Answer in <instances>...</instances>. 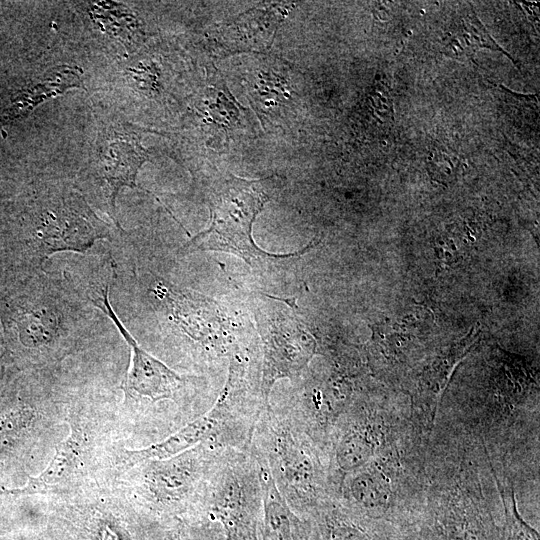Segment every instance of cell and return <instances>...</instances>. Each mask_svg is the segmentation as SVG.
<instances>
[{"label":"cell","mask_w":540,"mask_h":540,"mask_svg":"<svg viewBox=\"0 0 540 540\" xmlns=\"http://www.w3.org/2000/svg\"><path fill=\"white\" fill-rule=\"evenodd\" d=\"M250 453L270 473L287 505L309 517L334 498L328 450L295 415L288 400H268L256 422Z\"/></svg>","instance_id":"obj_1"},{"label":"cell","mask_w":540,"mask_h":540,"mask_svg":"<svg viewBox=\"0 0 540 540\" xmlns=\"http://www.w3.org/2000/svg\"><path fill=\"white\" fill-rule=\"evenodd\" d=\"M430 432L416 422L395 443L346 475L334 498L372 519L413 524L423 503Z\"/></svg>","instance_id":"obj_2"},{"label":"cell","mask_w":540,"mask_h":540,"mask_svg":"<svg viewBox=\"0 0 540 540\" xmlns=\"http://www.w3.org/2000/svg\"><path fill=\"white\" fill-rule=\"evenodd\" d=\"M416 422L408 395L360 390L330 435L328 449L334 494L346 475L395 443Z\"/></svg>","instance_id":"obj_3"},{"label":"cell","mask_w":540,"mask_h":540,"mask_svg":"<svg viewBox=\"0 0 540 540\" xmlns=\"http://www.w3.org/2000/svg\"><path fill=\"white\" fill-rule=\"evenodd\" d=\"M217 523L224 540H260L263 490L250 452L224 449L208 480L198 516Z\"/></svg>","instance_id":"obj_4"},{"label":"cell","mask_w":540,"mask_h":540,"mask_svg":"<svg viewBox=\"0 0 540 540\" xmlns=\"http://www.w3.org/2000/svg\"><path fill=\"white\" fill-rule=\"evenodd\" d=\"M268 200L269 197L261 189L258 180H247L233 175L216 180L208 195L210 227L189 240L184 249L189 252L233 253L250 265L253 260L297 255L301 251L282 255L270 254L254 242L252 226Z\"/></svg>","instance_id":"obj_5"},{"label":"cell","mask_w":540,"mask_h":540,"mask_svg":"<svg viewBox=\"0 0 540 540\" xmlns=\"http://www.w3.org/2000/svg\"><path fill=\"white\" fill-rule=\"evenodd\" d=\"M99 293L90 297L91 301L112 320L132 351L130 369L122 384L126 399H145L151 405L170 401L191 411L194 417L209 411L219 395L209 393L206 378L180 375L141 348L110 305L109 283Z\"/></svg>","instance_id":"obj_6"},{"label":"cell","mask_w":540,"mask_h":540,"mask_svg":"<svg viewBox=\"0 0 540 540\" xmlns=\"http://www.w3.org/2000/svg\"><path fill=\"white\" fill-rule=\"evenodd\" d=\"M224 449L201 443L173 457L144 462L146 499L161 510H192L197 516L212 470Z\"/></svg>","instance_id":"obj_7"},{"label":"cell","mask_w":540,"mask_h":540,"mask_svg":"<svg viewBox=\"0 0 540 540\" xmlns=\"http://www.w3.org/2000/svg\"><path fill=\"white\" fill-rule=\"evenodd\" d=\"M66 305L42 289H15L0 295V322L6 344L27 354L49 347L68 333Z\"/></svg>","instance_id":"obj_8"},{"label":"cell","mask_w":540,"mask_h":540,"mask_svg":"<svg viewBox=\"0 0 540 540\" xmlns=\"http://www.w3.org/2000/svg\"><path fill=\"white\" fill-rule=\"evenodd\" d=\"M256 319L261 337V392L267 403L278 380L296 383L303 377L317 352V342L290 309L259 310Z\"/></svg>","instance_id":"obj_9"},{"label":"cell","mask_w":540,"mask_h":540,"mask_svg":"<svg viewBox=\"0 0 540 540\" xmlns=\"http://www.w3.org/2000/svg\"><path fill=\"white\" fill-rule=\"evenodd\" d=\"M107 224L100 220L78 192H70L40 214L28 238V251L39 265L60 251L84 253L96 240L109 237Z\"/></svg>","instance_id":"obj_10"},{"label":"cell","mask_w":540,"mask_h":540,"mask_svg":"<svg viewBox=\"0 0 540 540\" xmlns=\"http://www.w3.org/2000/svg\"><path fill=\"white\" fill-rule=\"evenodd\" d=\"M147 160L148 151L141 145L139 131L132 126L111 127L98 142V173L108 188L111 217L119 228L115 206L117 195L123 187H137L138 170Z\"/></svg>","instance_id":"obj_11"},{"label":"cell","mask_w":540,"mask_h":540,"mask_svg":"<svg viewBox=\"0 0 540 540\" xmlns=\"http://www.w3.org/2000/svg\"><path fill=\"white\" fill-rule=\"evenodd\" d=\"M258 465L263 490L260 540H316L310 518L299 516L287 505L269 471Z\"/></svg>","instance_id":"obj_12"},{"label":"cell","mask_w":540,"mask_h":540,"mask_svg":"<svg viewBox=\"0 0 540 540\" xmlns=\"http://www.w3.org/2000/svg\"><path fill=\"white\" fill-rule=\"evenodd\" d=\"M81 442L78 430L72 429L70 436L56 445L55 453L42 473L28 476L27 483L22 488L2 489L0 494L10 496L43 494L67 482L78 468Z\"/></svg>","instance_id":"obj_13"},{"label":"cell","mask_w":540,"mask_h":540,"mask_svg":"<svg viewBox=\"0 0 540 540\" xmlns=\"http://www.w3.org/2000/svg\"><path fill=\"white\" fill-rule=\"evenodd\" d=\"M483 47L501 51L511 58V56L492 39L472 10L467 12L464 16H461L450 27L444 38L443 50L447 55L455 58L471 59L475 51Z\"/></svg>","instance_id":"obj_14"},{"label":"cell","mask_w":540,"mask_h":540,"mask_svg":"<svg viewBox=\"0 0 540 540\" xmlns=\"http://www.w3.org/2000/svg\"><path fill=\"white\" fill-rule=\"evenodd\" d=\"M80 76L81 71L77 67L60 66L51 70L42 83L33 86L15 99L6 117L10 120L23 117L42 101L55 97L71 87L80 86Z\"/></svg>","instance_id":"obj_15"},{"label":"cell","mask_w":540,"mask_h":540,"mask_svg":"<svg viewBox=\"0 0 540 540\" xmlns=\"http://www.w3.org/2000/svg\"><path fill=\"white\" fill-rule=\"evenodd\" d=\"M33 418L34 412L26 406H14L0 411V456L19 441Z\"/></svg>","instance_id":"obj_16"},{"label":"cell","mask_w":540,"mask_h":540,"mask_svg":"<svg viewBox=\"0 0 540 540\" xmlns=\"http://www.w3.org/2000/svg\"><path fill=\"white\" fill-rule=\"evenodd\" d=\"M368 112L378 128L385 129L393 121V103L385 82L374 85L367 99Z\"/></svg>","instance_id":"obj_17"}]
</instances>
